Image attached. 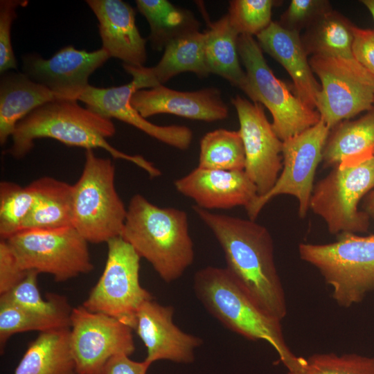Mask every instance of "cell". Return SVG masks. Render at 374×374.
I'll use <instances>...</instances> for the list:
<instances>
[{
    "mask_svg": "<svg viewBox=\"0 0 374 374\" xmlns=\"http://www.w3.org/2000/svg\"><path fill=\"white\" fill-rule=\"evenodd\" d=\"M6 240L23 269L51 274L57 282L93 269L88 242L73 226L24 230Z\"/></svg>",
    "mask_w": 374,
    "mask_h": 374,
    "instance_id": "30bf717a",
    "label": "cell"
},
{
    "mask_svg": "<svg viewBox=\"0 0 374 374\" xmlns=\"http://www.w3.org/2000/svg\"><path fill=\"white\" fill-rule=\"evenodd\" d=\"M150 365L145 360L136 362L130 356L118 355L108 361L104 374H146Z\"/></svg>",
    "mask_w": 374,
    "mask_h": 374,
    "instance_id": "ab89813d",
    "label": "cell"
},
{
    "mask_svg": "<svg viewBox=\"0 0 374 374\" xmlns=\"http://www.w3.org/2000/svg\"><path fill=\"white\" fill-rule=\"evenodd\" d=\"M204 33V60L209 74L217 75L244 91L247 76L239 60L240 35L231 24L228 15L211 24Z\"/></svg>",
    "mask_w": 374,
    "mask_h": 374,
    "instance_id": "4316f807",
    "label": "cell"
},
{
    "mask_svg": "<svg viewBox=\"0 0 374 374\" xmlns=\"http://www.w3.org/2000/svg\"><path fill=\"white\" fill-rule=\"evenodd\" d=\"M77 101L57 98L35 109L17 124L7 152L15 159H22L33 149L35 139L51 138L69 146L104 149L113 158L140 167L151 177L161 175L143 157L125 154L110 145L107 138L116 133L112 119L81 107Z\"/></svg>",
    "mask_w": 374,
    "mask_h": 374,
    "instance_id": "7a4b0ae2",
    "label": "cell"
},
{
    "mask_svg": "<svg viewBox=\"0 0 374 374\" xmlns=\"http://www.w3.org/2000/svg\"><path fill=\"white\" fill-rule=\"evenodd\" d=\"M309 63L321 83L316 109L330 130L373 107L374 77L354 58L312 55Z\"/></svg>",
    "mask_w": 374,
    "mask_h": 374,
    "instance_id": "8fae6325",
    "label": "cell"
},
{
    "mask_svg": "<svg viewBox=\"0 0 374 374\" xmlns=\"http://www.w3.org/2000/svg\"><path fill=\"white\" fill-rule=\"evenodd\" d=\"M299 373L286 374H374V357L357 353H314Z\"/></svg>",
    "mask_w": 374,
    "mask_h": 374,
    "instance_id": "d6a6232c",
    "label": "cell"
},
{
    "mask_svg": "<svg viewBox=\"0 0 374 374\" xmlns=\"http://www.w3.org/2000/svg\"><path fill=\"white\" fill-rule=\"evenodd\" d=\"M137 8L150 27L152 48L161 51L170 42L199 31V22L188 10L166 0H136Z\"/></svg>",
    "mask_w": 374,
    "mask_h": 374,
    "instance_id": "83f0119b",
    "label": "cell"
},
{
    "mask_svg": "<svg viewBox=\"0 0 374 374\" xmlns=\"http://www.w3.org/2000/svg\"><path fill=\"white\" fill-rule=\"evenodd\" d=\"M240 123L245 166L244 171L256 185L258 197L275 184L283 168V141L276 134L262 105L236 96L232 98Z\"/></svg>",
    "mask_w": 374,
    "mask_h": 374,
    "instance_id": "5bb4252c",
    "label": "cell"
},
{
    "mask_svg": "<svg viewBox=\"0 0 374 374\" xmlns=\"http://www.w3.org/2000/svg\"><path fill=\"white\" fill-rule=\"evenodd\" d=\"M330 9L326 1L292 0L289 8L281 16L280 24L286 29L299 32Z\"/></svg>",
    "mask_w": 374,
    "mask_h": 374,
    "instance_id": "8d00e7d4",
    "label": "cell"
},
{
    "mask_svg": "<svg viewBox=\"0 0 374 374\" xmlns=\"http://www.w3.org/2000/svg\"><path fill=\"white\" fill-rule=\"evenodd\" d=\"M374 190V156L356 163H339L314 186L310 208L331 234L363 233L369 215L358 211L361 199Z\"/></svg>",
    "mask_w": 374,
    "mask_h": 374,
    "instance_id": "ba28073f",
    "label": "cell"
},
{
    "mask_svg": "<svg viewBox=\"0 0 374 374\" xmlns=\"http://www.w3.org/2000/svg\"><path fill=\"white\" fill-rule=\"evenodd\" d=\"M353 58L374 77V30L353 26Z\"/></svg>",
    "mask_w": 374,
    "mask_h": 374,
    "instance_id": "f35d334b",
    "label": "cell"
},
{
    "mask_svg": "<svg viewBox=\"0 0 374 374\" xmlns=\"http://www.w3.org/2000/svg\"><path fill=\"white\" fill-rule=\"evenodd\" d=\"M25 271L19 264L6 240L0 242V294H3L17 284L26 276Z\"/></svg>",
    "mask_w": 374,
    "mask_h": 374,
    "instance_id": "74e56055",
    "label": "cell"
},
{
    "mask_svg": "<svg viewBox=\"0 0 374 374\" xmlns=\"http://www.w3.org/2000/svg\"><path fill=\"white\" fill-rule=\"evenodd\" d=\"M132 107L145 118L160 114H174L207 122L228 116V107L215 88L180 91L160 85L135 91L130 100Z\"/></svg>",
    "mask_w": 374,
    "mask_h": 374,
    "instance_id": "d6986e66",
    "label": "cell"
},
{
    "mask_svg": "<svg viewBox=\"0 0 374 374\" xmlns=\"http://www.w3.org/2000/svg\"><path fill=\"white\" fill-rule=\"evenodd\" d=\"M271 0H233L227 13L232 26L240 35H257L271 22Z\"/></svg>",
    "mask_w": 374,
    "mask_h": 374,
    "instance_id": "e575fe53",
    "label": "cell"
},
{
    "mask_svg": "<svg viewBox=\"0 0 374 374\" xmlns=\"http://www.w3.org/2000/svg\"><path fill=\"white\" fill-rule=\"evenodd\" d=\"M121 237L166 283L179 278L193 262L187 213L156 206L140 194L130 201Z\"/></svg>",
    "mask_w": 374,
    "mask_h": 374,
    "instance_id": "277c9868",
    "label": "cell"
},
{
    "mask_svg": "<svg viewBox=\"0 0 374 374\" xmlns=\"http://www.w3.org/2000/svg\"><path fill=\"white\" fill-rule=\"evenodd\" d=\"M194 290L206 310L226 328L252 341H265L276 352L287 372L299 373L307 363L288 346L281 321L258 306L226 268L208 266L194 276Z\"/></svg>",
    "mask_w": 374,
    "mask_h": 374,
    "instance_id": "3957f363",
    "label": "cell"
},
{
    "mask_svg": "<svg viewBox=\"0 0 374 374\" xmlns=\"http://www.w3.org/2000/svg\"><path fill=\"white\" fill-rule=\"evenodd\" d=\"M175 189L205 209L247 207L258 196L256 185L244 170H221L197 167L175 181Z\"/></svg>",
    "mask_w": 374,
    "mask_h": 374,
    "instance_id": "e0dca14e",
    "label": "cell"
},
{
    "mask_svg": "<svg viewBox=\"0 0 374 374\" xmlns=\"http://www.w3.org/2000/svg\"><path fill=\"white\" fill-rule=\"evenodd\" d=\"M37 197L33 183L21 186L11 181L0 183V236L6 240L22 230Z\"/></svg>",
    "mask_w": 374,
    "mask_h": 374,
    "instance_id": "1f68e13d",
    "label": "cell"
},
{
    "mask_svg": "<svg viewBox=\"0 0 374 374\" xmlns=\"http://www.w3.org/2000/svg\"><path fill=\"white\" fill-rule=\"evenodd\" d=\"M70 328L54 319L25 310L10 303L0 301V349L1 353L7 341L17 333L27 331L44 332L57 328Z\"/></svg>",
    "mask_w": 374,
    "mask_h": 374,
    "instance_id": "836d02e7",
    "label": "cell"
},
{
    "mask_svg": "<svg viewBox=\"0 0 374 374\" xmlns=\"http://www.w3.org/2000/svg\"><path fill=\"white\" fill-rule=\"evenodd\" d=\"M353 26L339 13L326 11L309 26L302 40L307 53L353 59Z\"/></svg>",
    "mask_w": 374,
    "mask_h": 374,
    "instance_id": "f1b7e54d",
    "label": "cell"
},
{
    "mask_svg": "<svg viewBox=\"0 0 374 374\" xmlns=\"http://www.w3.org/2000/svg\"><path fill=\"white\" fill-rule=\"evenodd\" d=\"M69 343L77 374H104L114 356H130L135 350L132 328L83 305L73 308Z\"/></svg>",
    "mask_w": 374,
    "mask_h": 374,
    "instance_id": "4fadbf2b",
    "label": "cell"
},
{
    "mask_svg": "<svg viewBox=\"0 0 374 374\" xmlns=\"http://www.w3.org/2000/svg\"><path fill=\"white\" fill-rule=\"evenodd\" d=\"M69 332L70 328L41 332L29 344L14 374H77Z\"/></svg>",
    "mask_w": 374,
    "mask_h": 374,
    "instance_id": "d4e9b609",
    "label": "cell"
},
{
    "mask_svg": "<svg viewBox=\"0 0 374 374\" xmlns=\"http://www.w3.org/2000/svg\"><path fill=\"white\" fill-rule=\"evenodd\" d=\"M224 252L226 269L240 287L269 315L282 321L287 312L283 286L267 229L250 219L213 213L193 206Z\"/></svg>",
    "mask_w": 374,
    "mask_h": 374,
    "instance_id": "6da1fadb",
    "label": "cell"
},
{
    "mask_svg": "<svg viewBox=\"0 0 374 374\" xmlns=\"http://www.w3.org/2000/svg\"><path fill=\"white\" fill-rule=\"evenodd\" d=\"M256 37L260 48L287 71L293 81L295 93L308 107L315 109L321 86L314 76L299 32L271 21Z\"/></svg>",
    "mask_w": 374,
    "mask_h": 374,
    "instance_id": "44dd1931",
    "label": "cell"
},
{
    "mask_svg": "<svg viewBox=\"0 0 374 374\" xmlns=\"http://www.w3.org/2000/svg\"><path fill=\"white\" fill-rule=\"evenodd\" d=\"M173 314L172 307L154 299L144 302L136 313L134 330L146 348L144 360L150 364L159 360L191 363L195 350L202 344V339L182 331L173 323Z\"/></svg>",
    "mask_w": 374,
    "mask_h": 374,
    "instance_id": "2e32d148",
    "label": "cell"
},
{
    "mask_svg": "<svg viewBox=\"0 0 374 374\" xmlns=\"http://www.w3.org/2000/svg\"><path fill=\"white\" fill-rule=\"evenodd\" d=\"M110 57L103 48L89 52L67 46L48 59L37 53L26 55L22 58L23 71L59 98L78 100L89 85V77Z\"/></svg>",
    "mask_w": 374,
    "mask_h": 374,
    "instance_id": "9a60e30c",
    "label": "cell"
},
{
    "mask_svg": "<svg viewBox=\"0 0 374 374\" xmlns=\"http://www.w3.org/2000/svg\"><path fill=\"white\" fill-rule=\"evenodd\" d=\"M97 17L102 48L123 64L143 66L146 39L140 34L133 8L121 0H87Z\"/></svg>",
    "mask_w": 374,
    "mask_h": 374,
    "instance_id": "ffe728a7",
    "label": "cell"
},
{
    "mask_svg": "<svg viewBox=\"0 0 374 374\" xmlns=\"http://www.w3.org/2000/svg\"><path fill=\"white\" fill-rule=\"evenodd\" d=\"M60 98L25 73L6 72L0 81V143L12 136L17 124L37 107Z\"/></svg>",
    "mask_w": 374,
    "mask_h": 374,
    "instance_id": "603a6c76",
    "label": "cell"
},
{
    "mask_svg": "<svg viewBox=\"0 0 374 374\" xmlns=\"http://www.w3.org/2000/svg\"><path fill=\"white\" fill-rule=\"evenodd\" d=\"M32 183L37 197L21 231L73 226V185L51 177H43Z\"/></svg>",
    "mask_w": 374,
    "mask_h": 374,
    "instance_id": "484cf974",
    "label": "cell"
},
{
    "mask_svg": "<svg viewBox=\"0 0 374 374\" xmlns=\"http://www.w3.org/2000/svg\"><path fill=\"white\" fill-rule=\"evenodd\" d=\"M205 33H191L168 43L158 64L152 67L123 64L132 76L136 90L163 85L180 73L193 72L200 77L209 75L204 60Z\"/></svg>",
    "mask_w": 374,
    "mask_h": 374,
    "instance_id": "7402d4cb",
    "label": "cell"
},
{
    "mask_svg": "<svg viewBox=\"0 0 374 374\" xmlns=\"http://www.w3.org/2000/svg\"><path fill=\"white\" fill-rule=\"evenodd\" d=\"M27 0L0 1V72L17 69V60L12 50L10 38L11 26L17 17L18 7H25Z\"/></svg>",
    "mask_w": 374,
    "mask_h": 374,
    "instance_id": "d590c367",
    "label": "cell"
},
{
    "mask_svg": "<svg viewBox=\"0 0 374 374\" xmlns=\"http://www.w3.org/2000/svg\"><path fill=\"white\" fill-rule=\"evenodd\" d=\"M333 129L323 152L324 167L356 163L374 156V106L359 118L341 122Z\"/></svg>",
    "mask_w": 374,
    "mask_h": 374,
    "instance_id": "cb8c5ba5",
    "label": "cell"
},
{
    "mask_svg": "<svg viewBox=\"0 0 374 374\" xmlns=\"http://www.w3.org/2000/svg\"><path fill=\"white\" fill-rule=\"evenodd\" d=\"M365 212L369 215L374 217V190L369 194L366 204Z\"/></svg>",
    "mask_w": 374,
    "mask_h": 374,
    "instance_id": "60d3db41",
    "label": "cell"
},
{
    "mask_svg": "<svg viewBox=\"0 0 374 374\" xmlns=\"http://www.w3.org/2000/svg\"><path fill=\"white\" fill-rule=\"evenodd\" d=\"M38 275L36 271H28L26 277L19 284L1 295L0 301L12 303L70 327L73 308L64 296L51 293L46 295V299H44L37 286Z\"/></svg>",
    "mask_w": 374,
    "mask_h": 374,
    "instance_id": "f546056e",
    "label": "cell"
},
{
    "mask_svg": "<svg viewBox=\"0 0 374 374\" xmlns=\"http://www.w3.org/2000/svg\"><path fill=\"white\" fill-rule=\"evenodd\" d=\"M245 153L239 131L217 129L200 141L198 168L209 170H244Z\"/></svg>",
    "mask_w": 374,
    "mask_h": 374,
    "instance_id": "4dcf8cb0",
    "label": "cell"
},
{
    "mask_svg": "<svg viewBox=\"0 0 374 374\" xmlns=\"http://www.w3.org/2000/svg\"><path fill=\"white\" fill-rule=\"evenodd\" d=\"M107 257L102 275L82 305L112 317L133 330L141 305L154 299L139 281L141 257L121 236L107 242Z\"/></svg>",
    "mask_w": 374,
    "mask_h": 374,
    "instance_id": "9c48e42d",
    "label": "cell"
},
{
    "mask_svg": "<svg viewBox=\"0 0 374 374\" xmlns=\"http://www.w3.org/2000/svg\"><path fill=\"white\" fill-rule=\"evenodd\" d=\"M115 166L86 150L82 174L73 185V227L88 242L121 236L127 208L115 186Z\"/></svg>",
    "mask_w": 374,
    "mask_h": 374,
    "instance_id": "8992f818",
    "label": "cell"
},
{
    "mask_svg": "<svg viewBox=\"0 0 374 374\" xmlns=\"http://www.w3.org/2000/svg\"><path fill=\"white\" fill-rule=\"evenodd\" d=\"M362 3L369 10L374 20V0H363Z\"/></svg>",
    "mask_w": 374,
    "mask_h": 374,
    "instance_id": "b9f144b4",
    "label": "cell"
},
{
    "mask_svg": "<svg viewBox=\"0 0 374 374\" xmlns=\"http://www.w3.org/2000/svg\"><path fill=\"white\" fill-rule=\"evenodd\" d=\"M299 254L319 271L341 308L357 304L374 292V234L342 233L331 243H301Z\"/></svg>",
    "mask_w": 374,
    "mask_h": 374,
    "instance_id": "5b68a950",
    "label": "cell"
},
{
    "mask_svg": "<svg viewBox=\"0 0 374 374\" xmlns=\"http://www.w3.org/2000/svg\"><path fill=\"white\" fill-rule=\"evenodd\" d=\"M330 128L321 118L314 126L283 141V168L275 184L265 195L245 208L249 219L255 220L273 198L289 195L299 202V215L306 216L314 189V180Z\"/></svg>",
    "mask_w": 374,
    "mask_h": 374,
    "instance_id": "7c38bea8",
    "label": "cell"
},
{
    "mask_svg": "<svg viewBox=\"0 0 374 374\" xmlns=\"http://www.w3.org/2000/svg\"><path fill=\"white\" fill-rule=\"evenodd\" d=\"M238 48L247 76L243 91L253 103L268 109L273 118L272 127L282 141L301 133L320 121L317 110L308 107L290 91L285 82L275 76L253 36L240 35Z\"/></svg>",
    "mask_w": 374,
    "mask_h": 374,
    "instance_id": "52a82bcc",
    "label": "cell"
},
{
    "mask_svg": "<svg viewBox=\"0 0 374 374\" xmlns=\"http://www.w3.org/2000/svg\"><path fill=\"white\" fill-rule=\"evenodd\" d=\"M136 91L132 82L109 88H98L89 84L78 100L102 116L123 121L172 147L188 149L193 140L192 130L186 126L158 125L146 120L131 105V98Z\"/></svg>",
    "mask_w": 374,
    "mask_h": 374,
    "instance_id": "ac0fdd59",
    "label": "cell"
}]
</instances>
